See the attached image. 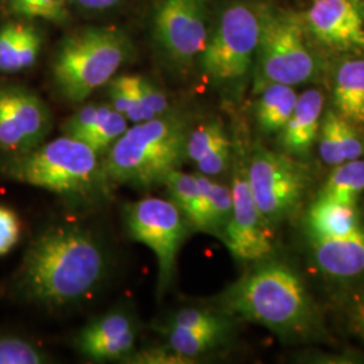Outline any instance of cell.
<instances>
[{"mask_svg":"<svg viewBox=\"0 0 364 364\" xmlns=\"http://www.w3.org/2000/svg\"><path fill=\"white\" fill-rule=\"evenodd\" d=\"M109 269V252L97 235L76 223H55L30 242L11 287L18 299L58 312L92 299Z\"/></svg>","mask_w":364,"mask_h":364,"instance_id":"obj_1","label":"cell"},{"mask_svg":"<svg viewBox=\"0 0 364 364\" xmlns=\"http://www.w3.org/2000/svg\"><path fill=\"white\" fill-rule=\"evenodd\" d=\"M223 312L270 329L282 338H309L321 318L299 274L279 260H259L218 299Z\"/></svg>","mask_w":364,"mask_h":364,"instance_id":"obj_2","label":"cell"},{"mask_svg":"<svg viewBox=\"0 0 364 364\" xmlns=\"http://www.w3.org/2000/svg\"><path fill=\"white\" fill-rule=\"evenodd\" d=\"M0 176L77 203L100 200L112 186L105 174L103 156L66 135L45 141L27 153L4 156Z\"/></svg>","mask_w":364,"mask_h":364,"instance_id":"obj_3","label":"cell"},{"mask_svg":"<svg viewBox=\"0 0 364 364\" xmlns=\"http://www.w3.org/2000/svg\"><path fill=\"white\" fill-rule=\"evenodd\" d=\"M191 122L178 111L135 123L105 156V174L114 185L138 191L164 186L171 171L181 169Z\"/></svg>","mask_w":364,"mask_h":364,"instance_id":"obj_4","label":"cell"},{"mask_svg":"<svg viewBox=\"0 0 364 364\" xmlns=\"http://www.w3.org/2000/svg\"><path fill=\"white\" fill-rule=\"evenodd\" d=\"M131 42L115 27H85L61 41L52 61V80L66 102L84 103L107 85L131 57Z\"/></svg>","mask_w":364,"mask_h":364,"instance_id":"obj_5","label":"cell"},{"mask_svg":"<svg viewBox=\"0 0 364 364\" xmlns=\"http://www.w3.org/2000/svg\"><path fill=\"white\" fill-rule=\"evenodd\" d=\"M260 31L257 55L262 87L299 85L316 73V58L306 42L304 18L297 14L259 6Z\"/></svg>","mask_w":364,"mask_h":364,"instance_id":"obj_6","label":"cell"},{"mask_svg":"<svg viewBox=\"0 0 364 364\" xmlns=\"http://www.w3.org/2000/svg\"><path fill=\"white\" fill-rule=\"evenodd\" d=\"M259 31V6L234 3L227 7L198 58L205 76L219 85L242 81L257 55Z\"/></svg>","mask_w":364,"mask_h":364,"instance_id":"obj_7","label":"cell"},{"mask_svg":"<svg viewBox=\"0 0 364 364\" xmlns=\"http://www.w3.org/2000/svg\"><path fill=\"white\" fill-rule=\"evenodd\" d=\"M123 220L131 239L154 252L158 264L156 296L162 299L176 275L177 258L191 224L173 201L159 197L126 204Z\"/></svg>","mask_w":364,"mask_h":364,"instance_id":"obj_8","label":"cell"},{"mask_svg":"<svg viewBox=\"0 0 364 364\" xmlns=\"http://www.w3.org/2000/svg\"><path fill=\"white\" fill-rule=\"evenodd\" d=\"M247 178L257 207L273 227L299 207L311 183V171L294 156L257 146L247 159Z\"/></svg>","mask_w":364,"mask_h":364,"instance_id":"obj_9","label":"cell"},{"mask_svg":"<svg viewBox=\"0 0 364 364\" xmlns=\"http://www.w3.org/2000/svg\"><path fill=\"white\" fill-rule=\"evenodd\" d=\"M209 0H156L151 37L156 52L181 70L193 65L209 37Z\"/></svg>","mask_w":364,"mask_h":364,"instance_id":"obj_10","label":"cell"},{"mask_svg":"<svg viewBox=\"0 0 364 364\" xmlns=\"http://www.w3.org/2000/svg\"><path fill=\"white\" fill-rule=\"evenodd\" d=\"M52 129V111L36 92L16 84L0 85L1 153H27L43 144Z\"/></svg>","mask_w":364,"mask_h":364,"instance_id":"obj_11","label":"cell"},{"mask_svg":"<svg viewBox=\"0 0 364 364\" xmlns=\"http://www.w3.org/2000/svg\"><path fill=\"white\" fill-rule=\"evenodd\" d=\"M231 183L232 215L223 243L239 262H259L273 252L270 225L264 221L252 197L247 178V161L237 159Z\"/></svg>","mask_w":364,"mask_h":364,"instance_id":"obj_12","label":"cell"},{"mask_svg":"<svg viewBox=\"0 0 364 364\" xmlns=\"http://www.w3.org/2000/svg\"><path fill=\"white\" fill-rule=\"evenodd\" d=\"M302 18L309 36L328 49L364 53V0H316Z\"/></svg>","mask_w":364,"mask_h":364,"instance_id":"obj_13","label":"cell"},{"mask_svg":"<svg viewBox=\"0 0 364 364\" xmlns=\"http://www.w3.org/2000/svg\"><path fill=\"white\" fill-rule=\"evenodd\" d=\"M139 326L124 309H112L92 320L75 338V347L93 362H126L135 352Z\"/></svg>","mask_w":364,"mask_h":364,"instance_id":"obj_14","label":"cell"},{"mask_svg":"<svg viewBox=\"0 0 364 364\" xmlns=\"http://www.w3.org/2000/svg\"><path fill=\"white\" fill-rule=\"evenodd\" d=\"M323 109L324 95L318 90H308L299 95L291 117L278 132L279 146L285 154L304 156L309 153L318 136Z\"/></svg>","mask_w":364,"mask_h":364,"instance_id":"obj_15","label":"cell"},{"mask_svg":"<svg viewBox=\"0 0 364 364\" xmlns=\"http://www.w3.org/2000/svg\"><path fill=\"white\" fill-rule=\"evenodd\" d=\"M313 257L323 273L351 279L364 274V228L346 236L313 240Z\"/></svg>","mask_w":364,"mask_h":364,"instance_id":"obj_16","label":"cell"},{"mask_svg":"<svg viewBox=\"0 0 364 364\" xmlns=\"http://www.w3.org/2000/svg\"><path fill=\"white\" fill-rule=\"evenodd\" d=\"M38 28L26 22L0 27V73H19L36 65L42 50Z\"/></svg>","mask_w":364,"mask_h":364,"instance_id":"obj_17","label":"cell"},{"mask_svg":"<svg viewBox=\"0 0 364 364\" xmlns=\"http://www.w3.org/2000/svg\"><path fill=\"white\" fill-rule=\"evenodd\" d=\"M333 105L340 117L355 129H364V57L351 58L338 68L333 84Z\"/></svg>","mask_w":364,"mask_h":364,"instance_id":"obj_18","label":"cell"},{"mask_svg":"<svg viewBox=\"0 0 364 364\" xmlns=\"http://www.w3.org/2000/svg\"><path fill=\"white\" fill-rule=\"evenodd\" d=\"M362 228L356 207L318 196L306 215V230L312 240L352 234Z\"/></svg>","mask_w":364,"mask_h":364,"instance_id":"obj_19","label":"cell"},{"mask_svg":"<svg viewBox=\"0 0 364 364\" xmlns=\"http://www.w3.org/2000/svg\"><path fill=\"white\" fill-rule=\"evenodd\" d=\"M297 99L299 95L290 85H263L255 109L260 131L270 135L282 130L296 108Z\"/></svg>","mask_w":364,"mask_h":364,"instance_id":"obj_20","label":"cell"},{"mask_svg":"<svg viewBox=\"0 0 364 364\" xmlns=\"http://www.w3.org/2000/svg\"><path fill=\"white\" fill-rule=\"evenodd\" d=\"M169 200L181 210L192 228L205 232V208L201 186L197 174H189L181 169L171 171L164 182Z\"/></svg>","mask_w":364,"mask_h":364,"instance_id":"obj_21","label":"cell"},{"mask_svg":"<svg viewBox=\"0 0 364 364\" xmlns=\"http://www.w3.org/2000/svg\"><path fill=\"white\" fill-rule=\"evenodd\" d=\"M197 180L201 186L205 208V232L220 237L225 232L227 224L232 215V195L231 188L212 180L201 173L197 174Z\"/></svg>","mask_w":364,"mask_h":364,"instance_id":"obj_22","label":"cell"},{"mask_svg":"<svg viewBox=\"0 0 364 364\" xmlns=\"http://www.w3.org/2000/svg\"><path fill=\"white\" fill-rule=\"evenodd\" d=\"M333 168L320 195L356 207L358 197L364 192V159H352Z\"/></svg>","mask_w":364,"mask_h":364,"instance_id":"obj_23","label":"cell"},{"mask_svg":"<svg viewBox=\"0 0 364 364\" xmlns=\"http://www.w3.org/2000/svg\"><path fill=\"white\" fill-rule=\"evenodd\" d=\"M228 328H207V329H185L173 328L162 331L166 338V347L183 358L189 359L192 363L193 359L200 355L215 348L225 336Z\"/></svg>","mask_w":364,"mask_h":364,"instance_id":"obj_24","label":"cell"},{"mask_svg":"<svg viewBox=\"0 0 364 364\" xmlns=\"http://www.w3.org/2000/svg\"><path fill=\"white\" fill-rule=\"evenodd\" d=\"M138 78V75H120L107 84L109 105L134 124L144 122Z\"/></svg>","mask_w":364,"mask_h":364,"instance_id":"obj_25","label":"cell"},{"mask_svg":"<svg viewBox=\"0 0 364 364\" xmlns=\"http://www.w3.org/2000/svg\"><path fill=\"white\" fill-rule=\"evenodd\" d=\"M127 129L129 119L117 112L111 105H105L100 117L84 142L100 156H105L107 150L117 142Z\"/></svg>","mask_w":364,"mask_h":364,"instance_id":"obj_26","label":"cell"},{"mask_svg":"<svg viewBox=\"0 0 364 364\" xmlns=\"http://www.w3.org/2000/svg\"><path fill=\"white\" fill-rule=\"evenodd\" d=\"M231 144L224 126L219 120H209L191 129L186 139L185 153L186 159L197 164L200 159L208 156L223 144Z\"/></svg>","mask_w":364,"mask_h":364,"instance_id":"obj_27","label":"cell"},{"mask_svg":"<svg viewBox=\"0 0 364 364\" xmlns=\"http://www.w3.org/2000/svg\"><path fill=\"white\" fill-rule=\"evenodd\" d=\"M52 356L33 340L18 335H0V364H45Z\"/></svg>","mask_w":364,"mask_h":364,"instance_id":"obj_28","label":"cell"},{"mask_svg":"<svg viewBox=\"0 0 364 364\" xmlns=\"http://www.w3.org/2000/svg\"><path fill=\"white\" fill-rule=\"evenodd\" d=\"M9 11L23 19H45L64 23L69 18V0H9Z\"/></svg>","mask_w":364,"mask_h":364,"instance_id":"obj_29","label":"cell"},{"mask_svg":"<svg viewBox=\"0 0 364 364\" xmlns=\"http://www.w3.org/2000/svg\"><path fill=\"white\" fill-rule=\"evenodd\" d=\"M185 328V329H207V328H228V323L219 314L203 308H183L174 313L161 326V331Z\"/></svg>","mask_w":364,"mask_h":364,"instance_id":"obj_30","label":"cell"},{"mask_svg":"<svg viewBox=\"0 0 364 364\" xmlns=\"http://www.w3.org/2000/svg\"><path fill=\"white\" fill-rule=\"evenodd\" d=\"M138 87H139L144 122L154 117H162L171 109L166 93L159 90L151 80L139 76Z\"/></svg>","mask_w":364,"mask_h":364,"instance_id":"obj_31","label":"cell"},{"mask_svg":"<svg viewBox=\"0 0 364 364\" xmlns=\"http://www.w3.org/2000/svg\"><path fill=\"white\" fill-rule=\"evenodd\" d=\"M103 107L105 105H97V103L82 105L63 124L64 135L84 142L93 129L95 123L100 117Z\"/></svg>","mask_w":364,"mask_h":364,"instance_id":"obj_32","label":"cell"},{"mask_svg":"<svg viewBox=\"0 0 364 364\" xmlns=\"http://www.w3.org/2000/svg\"><path fill=\"white\" fill-rule=\"evenodd\" d=\"M343 318L352 335L364 341V287L352 291L344 301Z\"/></svg>","mask_w":364,"mask_h":364,"instance_id":"obj_33","label":"cell"},{"mask_svg":"<svg viewBox=\"0 0 364 364\" xmlns=\"http://www.w3.org/2000/svg\"><path fill=\"white\" fill-rule=\"evenodd\" d=\"M22 225L13 209L0 205V257L9 254L21 239Z\"/></svg>","mask_w":364,"mask_h":364,"instance_id":"obj_34","label":"cell"},{"mask_svg":"<svg viewBox=\"0 0 364 364\" xmlns=\"http://www.w3.org/2000/svg\"><path fill=\"white\" fill-rule=\"evenodd\" d=\"M231 156H232V144H223L219 149L213 150L209 153L208 156H204L200 159L197 164H195L198 173L208 176V177H215L224 173L228 169L231 164Z\"/></svg>","mask_w":364,"mask_h":364,"instance_id":"obj_35","label":"cell"},{"mask_svg":"<svg viewBox=\"0 0 364 364\" xmlns=\"http://www.w3.org/2000/svg\"><path fill=\"white\" fill-rule=\"evenodd\" d=\"M126 362L142 364L192 363L189 359L171 351L169 347H166V346L159 347V348H149V350H144V351L134 352Z\"/></svg>","mask_w":364,"mask_h":364,"instance_id":"obj_36","label":"cell"},{"mask_svg":"<svg viewBox=\"0 0 364 364\" xmlns=\"http://www.w3.org/2000/svg\"><path fill=\"white\" fill-rule=\"evenodd\" d=\"M123 0H69V4L85 13H105L119 6Z\"/></svg>","mask_w":364,"mask_h":364,"instance_id":"obj_37","label":"cell"},{"mask_svg":"<svg viewBox=\"0 0 364 364\" xmlns=\"http://www.w3.org/2000/svg\"><path fill=\"white\" fill-rule=\"evenodd\" d=\"M4 1H6V3H7V1H9V0H4Z\"/></svg>","mask_w":364,"mask_h":364,"instance_id":"obj_38","label":"cell"},{"mask_svg":"<svg viewBox=\"0 0 364 364\" xmlns=\"http://www.w3.org/2000/svg\"><path fill=\"white\" fill-rule=\"evenodd\" d=\"M363 153H364V144H363Z\"/></svg>","mask_w":364,"mask_h":364,"instance_id":"obj_39","label":"cell"}]
</instances>
